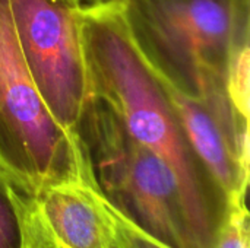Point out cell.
Masks as SVG:
<instances>
[{
  "mask_svg": "<svg viewBox=\"0 0 250 248\" xmlns=\"http://www.w3.org/2000/svg\"><path fill=\"white\" fill-rule=\"evenodd\" d=\"M125 18L157 75L201 99L249 151V120L230 96V75L249 64V0H125Z\"/></svg>",
  "mask_w": 250,
  "mask_h": 248,
  "instance_id": "obj_2",
  "label": "cell"
},
{
  "mask_svg": "<svg viewBox=\"0 0 250 248\" xmlns=\"http://www.w3.org/2000/svg\"><path fill=\"white\" fill-rule=\"evenodd\" d=\"M0 248H23V234L15 189L0 172Z\"/></svg>",
  "mask_w": 250,
  "mask_h": 248,
  "instance_id": "obj_8",
  "label": "cell"
},
{
  "mask_svg": "<svg viewBox=\"0 0 250 248\" xmlns=\"http://www.w3.org/2000/svg\"><path fill=\"white\" fill-rule=\"evenodd\" d=\"M92 95L174 174L196 248H214L230 199L192 148L154 70L129 31L123 3L81 7Z\"/></svg>",
  "mask_w": 250,
  "mask_h": 248,
  "instance_id": "obj_1",
  "label": "cell"
},
{
  "mask_svg": "<svg viewBox=\"0 0 250 248\" xmlns=\"http://www.w3.org/2000/svg\"><path fill=\"white\" fill-rule=\"evenodd\" d=\"M0 172L25 194L95 180L81 137L54 118L29 73L7 0H0Z\"/></svg>",
  "mask_w": 250,
  "mask_h": 248,
  "instance_id": "obj_3",
  "label": "cell"
},
{
  "mask_svg": "<svg viewBox=\"0 0 250 248\" xmlns=\"http://www.w3.org/2000/svg\"><path fill=\"white\" fill-rule=\"evenodd\" d=\"M155 76L192 148L224 189L230 202H246L249 187V151L242 149L226 133L215 115L201 99L185 94L160 75L155 73Z\"/></svg>",
  "mask_w": 250,
  "mask_h": 248,
  "instance_id": "obj_7",
  "label": "cell"
},
{
  "mask_svg": "<svg viewBox=\"0 0 250 248\" xmlns=\"http://www.w3.org/2000/svg\"><path fill=\"white\" fill-rule=\"evenodd\" d=\"M111 210L114 218L116 240L119 248H167L160 241L154 240L142 229H139L135 224H132L127 218H125L113 206Z\"/></svg>",
  "mask_w": 250,
  "mask_h": 248,
  "instance_id": "obj_10",
  "label": "cell"
},
{
  "mask_svg": "<svg viewBox=\"0 0 250 248\" xmlns=\"http://www.w3.org/2000/svg\"><path fill=\"white\" fill-rule=\"evenodd\" d=\"M15 193L23 248H119L111 205L95 180Z\"/></svg>",
  "mask_w": 250,
  "mask_h": 248,
  "instance_id": "obj_6",
  "label": "cell"
},
{
  "mask_svg": "<svg viewBox=\"0 0 250 248\" xmlns=\"http://www.w3.org/2000/svg\"><path fill=\"white\" fill-rule=\"evenodd\" d=\"M29 73L54 118L79 137L92 98L75 0H7Z\"/></svg>",
  "mask_w": 250,
  "mask_h": 248,
  "instance_id": "obj_5",
  "label": "cell"
},
{
  "mask_svg": "<svg viewBox=\"0 0 250 248\" xmlns=\"http://www.w3.org/2000/svg\"><path fill=\"white\" fill-rule=\"evenodd\" d=\"M125 0H101L103 4H114V3H123Z\"/></svg>",
  "mask_w": 250,
  "mask_h": 248,
  "instance_id": "obj_12",
  "label": "cell"
},
{
  "mask_svg": "<svg viewBox=\"0 0 250 248\" xmlns=\"http://www.w3.org/2000/svg\"><path fill=\"white\" fill-rule=\"evenodd\" d=\"M246 202H234L218 231L214 248H249L250 225Z\"/></svg>",
  "mask_w": 250,
  "mask_h": 248,
  "instance_id": "obj_9",
  "label": "cell"
},
{
  "mask_svg": "<svg viewBox=\"0 0 250 248\" xmlns=\"http://www.w3.org/2000/svg\"><path fill=\"white\" fill-rule=\"evenodd\" d=\"M75 1H78L82 7H85V6H97V4H103V3H101V0H75Z\"/></svg>",
  "mask_w": 250,
  "mask_h": 248,
  "instance_id": "obj_11",
  "label": "cell"
},
{
  "mask_svg": "<svg viewBox=\"0 0 250 248\" xmlns=\"http://www.w3.org/2000/svg\"><path fill=\"white\" fill-rule=\"evenodd\" d=\"M79 137L98 189L117 212L167 248H196L171 170L94 95Z\"/></svg>",
  "mask_w": 250,
  "mask_h": 248,
  "instance_id": "obj_4",
  "label": "cell"
}]
</instances>
